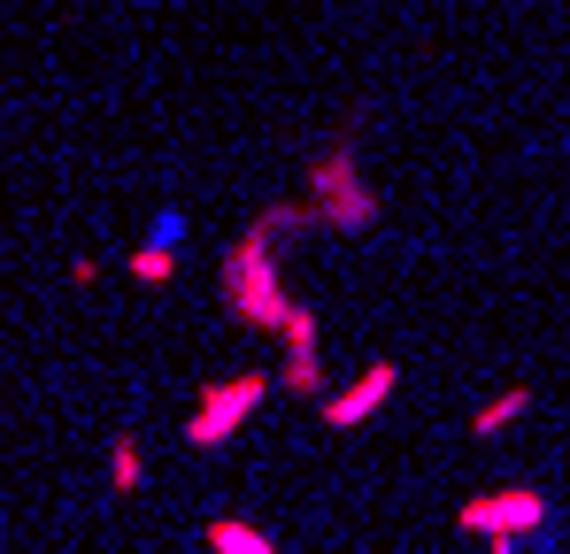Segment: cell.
I'll return each mask as SVG.
<instances>
[{
    "instance_id": "1",
    "label": "cell",
    "mask_w": 570,
    "mask_h": 554,
    "mask_svg": "<svg viewBox=\"0 0 570 554\" xmlns=\"http://www.w3.org/2000/svg\"><path fill=\"white\" fill-rule=\"evenodd\" d=\"M316 216H308V200H271L232 247H224V263H216V300H224V316L232 324H247V332H278L285 316H293V293H285V247L308 231Z\"/></svg>"
},
{
    "instance_id": "2",
    "label": "cell",
    "mask_w": 570,
    "mask_h": 554,
    "mask_svg": "<svg viewBox=\"0 0 570 554\" xmlns=\"http://www.w3.org/2000/svg\"><path fill=\"white\" fill-rule=\"evenodd\" d=\"M308 216L324 224V231H371L379 224V192L363 178V162H355V139H332L316 162H308Z\"/></svg>"
},
{
    "instance_id": "3",
    "label": "cell",
    "mask_w": 570,
    "mask_h": 554,
    "mask_svg": "<svg viewBox=\"0 0 570 554\" xmlns=\"http://www.w3.org/2000/svg\"><path fill=\"white\" fill-rule=\"evenodd\" d=\"M278 393V377L271 369H239V377H216V385H200V400H193V416H186V447H224L263 400Z\"/></svg>"
},
{
    "instance_id": "4",
    "label": "cell",
    "mask_w": 570,
    "mask_h": 554,
    "mask_svg": "<svg viewBox=\"0 0 570 554\" xmlns=\"http://www.w3.org/2000/svg\"><path fill=\"white\" fill-rule=\"evenodd\" d=\"M455 532H471V540H524V532H548V493H540V485L471 493V501L455 508Z\"/></svg>"
},
{
    "instance_id": "5",
    "label": "cell",
    "mask_w": 570,
    "mask_h": 554,
    "mask_svg": "<svg viewBox=\"0 0 570 554\" xmlns=\"http://www.w3.org/2000/svg\"><path fill=\"white\" fill-rule=\"evenodd\" d=\"M393 393H401V363L379 355V363H363L355 385H340V393H324V400H316V424H324V432H355V424H371V416H379Z\"/></svg>"
},
{
    "instance_id": "6",
    "label": "cell",
    "mask_w": 570,
    "mask_h": 554,
    "mask_svg": "<svg viewBox=\"0 0 570 554\" xmlns=\"http://www.w3.org/2000/svg\"><path fill=\"white\" fill-rule=\"evenodd\" d=\"M278 393H301V400H324V347H316V308L308 300H293V316L278 324Z\"/></svg>"
},
{
    "instance_id": "7",
    "label": "cell",
    "mask_w": 570,
    "mask_h": 554,
    "mask_svg": "<svg viewBox=\"0 0 570 554\" xmlns=\"http://www.w3.org/2000/svg\"><path fill=\"white\" fill-rule=\"evenodd\" d=\"M178 247H186V216L163 208V216L147 224V247L124 255V277H131V285H170V277H178Z\"/></svg>"
},
{
    "instance_id": "8",
    "label": "cell",
    "mask_w": 570,
    "mask_h": 554,
    "mask_svg": "<svg viewBox=\"0 0 570 554\" xmlns=\"http://www.w3.org/2000/svg\"><path fill=\"white\" fill-rule=\"evenodd\" d=\"M200 540H208V554H278V540L263 524H247V516H208Z\"/></svg>"
},
{
    "instance_id": "9",
    "label": "cell",
    "mask_w": 570,
    "mask_h": 554,
    "mask_svg": "<svg viewBox=\"0 0 570 554\" xmlns=\"http://www.w3.org/2000/svg\"><path fill=\"white\" fill-rule=\"evenodd\" d=\"M532 408V385H509V393H493L485 408H471V439H501L517 416Z\"/></svg>"
},
{
    "instance_id": "10",
    "label": "cell",
    "mask_w": 570,
    "mask_h": 554,
    "mask_svg": "<svg viewBox=\"0 0 570 554\" xmlns=\"http://www.w3.org/2000/svg\"><path fill=\"white\" fill-rule=\"evenodd\" d=\"M108 485H116L124 501H131V493L147 485V447H139L131 432H116V439H108Z\"/></svg>"
},
{
    "instance_id": "11",
    "label": "cell",
    "mask_w": 570,
    "mask_h": 554,
    "mask_svg": "<svg viewBox=\"0 0 570 554\" xmlns=\"http://www.w3.org/2000/svg\"><path fill=\"white\" fill-rule=\"evenodd\" d=\"M62 277H70V285H94L100 263H94V255H70V270H62Z\"/></svg>"
},
{
    "instance_id": "12",
    "label": "cell",
    "mask_w": 570,
    "mask_h": 554,
    "mask_svg": "<svg viewBox=\"0 0 570 554\" xmlns=\"http://www.w3.org/2000/svg\"><path fill=\"white\" fill-rule=\"evenodd\" d=\"M485 554H517V540H485Z\"/></svg>"
}]
</instances>
